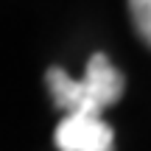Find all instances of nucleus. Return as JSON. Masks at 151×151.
I'll list each match as a JSON object with an SVG mask.
<instances>
[{
    "instance_id": "f257e3e1",
    "label": "nucleus",
    "mask_w": 151,
    "mask_h": 151,
    "mask_svg": "<svg viewBox=\"0 0 151 151\" xmlns=\"http://www.w3.org/2000/svg\"><path fill=\"white\" fill-rule=\"evenodd\" d=\"M45 84H48L53 106L62 115H76V112L104 115V109L115 106L126 90L123 73L115 70L109 56H104V53L90 56L84 78L76 81L62 67H50L45 73Z\"/></svg>"
},
{
    "instance_id": "f03ea898",
    "label": "nucleus",
    "mask_w": 151,
    "mask_h": 151,
    "mask_svg": "<svg viewBox=\"0 0 151 151\" xmlns=\"http://www.w3.org/2000/svg\"><path fill=\"white\" fill-rule=\"evenodd\" d=\"M53 143L59 151H115V132L104 120V115H62L53 132Z\"/></svg>"
},
{
    "instance_id": "7ed1b4c3",
    "label": "nucleus",
    "mask_w": 151,
    "mask_h": 151,
    "mask_svg": "<svg viewBox=\"0 0 151 151\" xmlns=\"http://www.w3.org/2000/svg\"><path fill=\"white\" fill-rule=\"evenodd\" d=\"M129 11L143 42L151 45V0H129Z\"/></svg>"
}]
</instances>
